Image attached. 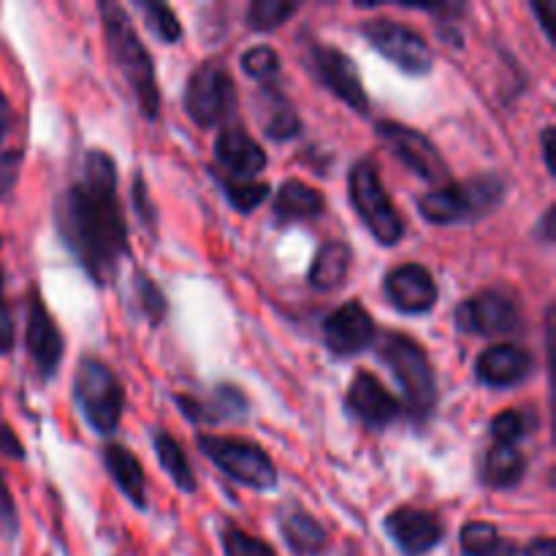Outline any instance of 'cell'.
<instances>
[{"label": "cell", "instance_id": "1", "mask_svg": "<svg viewBox=\"0 0 556 556\" xmlns=\"http://www.w3.org/2000/svg\"><path fill=\"white\" fill-rule=\"evenodd\" d=\"M54 228L92 282L109 286L117 277L130 244L117 195V166L109 152H85L79 177L54 199Z\"/></svg>", "mask_w": 556, "mask_h": 556}, {"label": "cell", "instance_id": "2", "mask_svg": "<svg viewBox=\"0 0 556 556\" xmlns=\"http://www.w3.org/2000/svg\"><path fill=\"white\" fill-rule=\"evenodd\" d=\"M98 11H101L103 36H106L114 65H117L119 74L125 76L128 87L134 90L139 112L144 114V117L155 119L157 109H161V92H157V76L152 54L147 52V47L141 43L139 33H136L134 22L125 14L123 5L112 3V0H103V3H98Z\"/></svg>", "mask_w": 556, "mask_h": 556}, {"label": "cell", "instance_id": "3", "mask_svg": "<svg viewBox=\"0 0 556 556\" xmlns=\"http://www.w3.org/2000/svg\"><path fill=\"white\" fill-rule=\"evenodd\" d=\"M375 342H378V358L400 383L407 418L416 427H424L432 418L434 405H438V380H434L429 356L416 340L400 334V331H386Z\"/></svg>", "mask_w": 556, "mask_h": 556}, {"label": "cell", "instance_id": "4", "mask_svg": "<svg viewBox=\"0 0 556 556\" xmlns=\"http://www.w3.org/2000/svg\"><path fill=\"white\" fill-rule=\"evenodd\" d=\"M505 190H508V185L497 174H478L467 182H451L424 193L418 199V212L432 226L481 220L503 204Z\"/></svg>", "mask_w": 556, "mask_h": 556}, {"label": "cell", "instance_id": "5", "mask_svg": "<svg viewBox=\"0 0 556 556\" xmlns=\"http://www.w3.org/2000/svg\"><path fill=\"white\" fill-rule=\"evenodd\" d=\"M74 396L92 432L101 434V438L117 432L125 407V391L117 375L101 358H81L74 378Z\"/></svg>", "mask_w": 556, "mask_h": 556}, {"label": "cell", "instance_id": "6", "mask_svg": "<svg viewBox=\"0 0 556 556\" xmlns=\"http://www.w3.org/2000/svg\"><path fill=\"white\" fill-rule=\"evenodd\" d=\"M348 193H351V204L356 210L358 220L367 226L375 242L394 248L402 239V233H405V223H402L400 212L391 204L389 193H386L383 182H380L375 161L362 157V161L353 163L351 174H348Z\"/></svg>", "mask_w": 556, "mask_h": 556}, {"label": "cell", "instance_id": "7", "mask_svg": "<svg viewBox=\"0 0 556 556\" xmlns=\"http://www.w3.org/2000/svg\"><path fill=\"white\" fill-rule=\"evenodd\" d=\"M199 451L231 481L255 492H271L277 486V467L261 445L250 440L199 434Z\"/></svg>", "mask_w": 556, "mask_h": 556}, {"label": "cell", "instance_id": "8", "mask_svg": "<svg viewBox=\"0 0 556 556\" xmlns=\"http://www.w3.org/2000/svg\"><path fill=\"white\" fill-rule=\"evenodd\" d=\"M237 109V87L220 63H201L185 85V112L199 128L226 123Z\"/></svg>", "mask_w": 556, "mask_h": 556}, {"label": "cell", "instance_id": "9", "mask_svg": "<svg viewBox=\"0 0 556 556\" xmlns=\"http://www.w3.org/2000/svg\"><path fill=\"white\" fill-rule=\"evenodd\" d=\"M362 36L367 38L369 47L378 54H383L389 63L405 71L410 76H427L434 65V52L421 33L413 27L402 25L396 20L375 16L362 25Z\"/></svg>", "mask_w": 556, "mask_h": 556}, {"label": "cell", "instance_id": "10", "mask_svg": "<svg viewBox=\"0 0 556 556\" xmlns=\"http://www.w3.org/2000/svg\"><path fill=\"white\" fill-rule=\"evenodd\" d=\"M378 139L383 141L386 150L396 157L400 163H405V168H410L416 177L427 179L429 185H451V168L443 161L438 147L427 139L424 134H418L416 128L402 123H378Z\"/></svg>", "mask_w": 556, "mask_h": 556}, {"label": "cell", "instance_id": "11", "mask_svg": "<svg viewBox=\"0 0 556 556\" xmlns=\"http://www.w3.org/2000/svg\"><path fill=\"white\" fill-rule=\"evenodd\" d=\"M456 329L462 334L500 337L514 334L521 326L519 304L503 291H481L476 296L465 299L454 313Z\"/></svg>", "mask_w": 556, "mask_h": 556}, {"label": "cell", "instance_id": "12", "mask_svg": "<svg viewBox=\"0 0 556 556\" xmlns=\"http://www.w3.org/2000/svg\"><path fill=\"white\" fill-rule=\"evenodd\" d=\"M307 68L315 76V81L326 87L334 98L348 103L356 112H367L369 98L364 92L362 76H358L356 63L345 52L324 43H313L307 54Z\"/></svg>", "mask_w": 556, "mask_h": 556}, {"label": "cell", "instance_id": "13", "mask_svg": "<svg viewBox=\"0 0 556 556\" xmlns=\"http://www.w3.org/2000/svg\"><path fill=\"white\" fill-rule=\"evenodd\" d=\"M386 535L394 541L402 556H427L443 543L445 527L432 510L424 508H396L383 519Z\"/></svg>", "mask_w": 556, "mask_h": 556}, {"label": "cell", "instance_id": "14", "mask_svg": "<svg viewBox=\"0 0 556 556\" xmlns=\"http://www.w3.org/2000/svg\"><path fill=\"white\" fill-rule=\"evenodd\" d=\"M25 345L30 353L33 364H36L38 378L47 383L54 378V372L60 369L65 356V342L60 334L58 324L49 315V309L43 307L41 296L30 293V302H27V329H25Z\"/></svg>", "mask_w": 556, "mask_h": 556}, {"label": "cell", "instance_id": "15", "mask_svg": "<svg viewBox=\"0 0 556 556\" xmlns=\"http://www.w3.org/2000/svg\"><path fill=\"white\" fill-rule=\"evenodd\" d=\"M378 340L372 315L362 302H345L324 320V345L331 356H356Z\"/></svg>", "mask_w": 556, "mask_h": 556}, {"label": "cell", "instance_id": "16", "mask_svg": "<svg viewBox=\"0 0 556 556\" xmlns=\"http://www.w3.org/2000/svg\"><path fill=\"white\" fill-rule=\"evenodd\" d=\"M345 407L362 427L386 429L402 416V405L372 372H358L348 386Z\"/></svg>", "mask_w": 556, "mask_h": 556}, {"label": "cell", "instance_id": "17", "mask_svg": "<svg viewBox=\"0 0 556 556\" xmlns=\"http://www.w3.org/2000/svg\"><path fill=\"white\" fill-rule=\"evenodd\" d=\"M383 293L394 309L405 315L432 313L438 304V282L421 264L396 266L386 275Z\"/></svg>", "mask_w": 556, "mask_h": 556}, {"label": "cell", "instance_id": "18", "mask_svg": "<svg viewBox=\"0 0 556 556\" xmlns=\"http://www.w3.org/2000/svg\"><path fill=\"white\" fill-rule=\"evenodd\" d=\"M535 358L519 345H492L478 356L476 378L489 389H514L532 375Z\"/></svg>", "mask_w": 556, "mask_h": 556}, {"label": "cell", "instance_id": "19", "mask_svg": "<svg viewBox=\"0 0 556 556\" xmlns=\"http://www.w3.org/2000/svg\"><path fill=\"white\" fill-rule=\"evenodd\" d=\"M215 161L223 168V177L253 179L266 168V152L242 128H226L215 139Z\"/></svg>", "mask_w": 556, "mask_h": 556}, {"label": "cell", "instance_id": "20", "mask_svg": "<svg viewBox=\"0 0 556 556\" xmlns=\"http://www.w3.org/2000/svg\"><path fill=\"white\" fill-rule=\"evenodd\" d=\"M277 527H280L282 541L296 556H318L329 546V535L320 527V521L296 503L282 505L280 514H277Z\"/></svg>", "mask_w": 556, "mask_h": 556}, {"label": "cell", "instance_id": "21", "mask_svg": "<svg viewBox=\"0 0 556 556\" xmlns=\"http://www.w3.org/2000/svg\"><path fill=\"white\" fill-rule=\"evenodd\" d=\"M22 157H25V134L20 130L9 98L0 92V195L14 190Z\"/></svg>", "mask_w": 556, "mask_h": 556}, {"label": "cell", "instance_id": "22", "mask_svg": "<svg viewBox=\"0 0 556 556\" xmlns=\"http://www.w3.org/2000/svg\"><path fill=\"white\" fill-rule=\"evenodd\" d=\"M177 405L182 407L185 418L190 421H228L248 413V396L233 386H217L210 400H193V396H177Z\"/></svg>", "mask_w": 556, "mask_h": 556}, {"label": "cell", "instance_id": "23", "mask_svg": "<svg viewBox=\"0 0 556 556\" xmlns=\"http://www.w3.org/2000/svg\"><path fill=\"white\" fill-rule=\"evenodd\" d=\"M326 210V199L320 190L309 188L302 179H288L275 190V220L280 226L296 220H309Z\"/></svg>", "mask_w": 556, "mask_h": 556}, {"label": "cell", "instance_id": "24", "mask_svg": "<svg viewBox=\"0 0 556 556\" xmlns=\"http://www.w3.org/2000/svg\"><path fill=\"white\" fill-rule=\"evenodd\" d=\"M103 465H106V472L112 476L114 486L125 494V500H128L134 508L144 510L147 483L139 459H136L128 448H123V445H109V448L103 451Z\"/></svg>", "mask_w": 556, "mask_h": 556}, {"label": "cell", "instance_id": "25", "mask_svg": "<svg viewBox=\"0 0 556 556\" xmlns=\"http://www.w3.org/2000/svg\"><path fill=\"white\" fill-rule=\"evenodd\" d=\"M527 472V459L519 445L494 443L483 454L481 462V481L489 489H514L519 486Z\"/></svg>", "mask_w": 556, "mask_h": 556}, {"label": "cell", "instance_id": "26", "mask_svg": "<svg viewBox=\"0 0 556 556\" xmlns=\"http://www.w3.org/2000/svg\"><path fill=\"white\" fill-rule=\"evenodd\" d=\"M353 250L345 242H326L309 266V286L318 291H334L351 275Z\"/></svg>", "mask_w": 556, "mask_h": 556}, {"label": "cell", "instance_id": "27", "mask_svg": "<svg viewBox=\"0 0 556 556\" xmlns=\"http://www.w3.org/2000/svg\"><path fill=\"white\" fill-rule=\"evenodd\" d=\"M261 90H264V134L275 141L293 139L302 128L296 109L277 90V85H264Z\"/></svg>", "mask_w": 556, "mask_h": 556}, {"label": "cell", "instance_id": "28", "mask_svg": "<svg viewBox=\"0 0 556 556\" xmlns=\"http://www.w3.org/2000/svg\"><path fill=\"white\" fill-rule=\"evenodd\" d=\"M155 454H157V462H161V467L166 470V476L174 481V486H177L182 494H193L195 492L193 467H190L182 445H179L172 434L157 432L155 434Z\"/></svg>", "mask_w": 556, "mask_h": 556}, {"label": "cell", "instance_id": "29", "mask_svg": "<svg viewBox=\"0 0 556 556\" xmlns=\"http://www.w3.org/2000/svg\"><path fill=\"white\" fill-rule=\"evenodd\" d=\"M217 179H220L223 190H226L228 204H231L237 212H242V215H250L253 210H258L271 193L269 185L255 182V179H231V177H223V174H217Z\"/></svg>", "mask_w": 556, "mask_h": 556}, {"label": "cell", "instance_id": "30", "mask_svg": "<svg viewBox=\"0 0 556 556\" xmlns=\"http://www.w3.org/2000/svg\"><path fill=\"white\" fill-rule=\"evenodd\" d=\"M296 9L299 3L293 0H253L248 5V25L258 33H271L286 25Z\"/></svg>", "mask_w": 556, "mask_h": 556}, {"label": "cell", "instance_id": "31", "mask_svg": "<svg viewBox=\"0 0 556 556\" xmlns=\"http://www.w3.org/2000/svg\"><path fill=\"white\" fill-rule=\"evenodd\" d=\"M136 5H139L141 14H144L147 27H150V30L155 33L161 41L174 43L182 38V25H179V20H177V14H174L172 5L157 3V0H139Z\"/></svg>", "mask_w": 556, "mask_h": 556}, {"label": "cell", "instance_id": "32", "mask_svg": "<svg viewBox=\"0 0 556 556\" xmlns=\"http://www.w3.org/2000/svg\"><path fill=\"white\" fill-rule=\"evenodd\" d=\"M503 543L500 530L489 521H470L462 527L459 532V546L465 556H492Z\"/></svg>", "mask_w": 556, "mask_h": 556}, {"label": "cell", "instance_id": "33", "mask_svg": "<svg viewBox=\"0 0 556 556\" xmlns=\"http://www.w3.org/2000/svg\"><path fill=\"white\" fill-rule=\"evenodd\" d=\"M532 429H538V416L525 410H505L492 421V438L505 445H519Z\"/></svg>", "mask_w": 556, "mask_h": 556}, {"label": "cell", "instance_id": "34", "mask_svg": "<svg viewBox=\"0 0 556 556\" xmlns=\"http://www.w3.org/2000/svg\"><path fill=\"white\" fill-rule=\"evenodd\" d=\"M242 71L261 85H271V79L280 74V58L271 47H253L242 54Z\"/></svg>", "mask_w": 556, "mask_h": 556}, {"label": "cell", "instance_id": "35", "mask_svg": "<svg viewBox=\"0 0 556 556\" xmlns=\"http://www.w3.org/2000/svg\"><path fill=\"white\" fill-rule=\"evenodd\" d=\"M220 541H223V552H226V556H277L269 543H264L261 538L248 535V532L239 530V527L233 525L223 527Z\"/></svg>", "mask_w": 556, "mask_h": 556}, {"label": "cell", "instance_id": "36", "mask_svg": "<svg viewBox=\"0 0 556 556\" xmlns=\"http://www.w3.org/2000/svg\"><path fill=\"white\" fill-rule=\"evenodd\" d=\"M136 293H139V304L141 309H144L147 318H150V324H161L163 315H166L168 309L166 296L161 293V288H157L150 277L136 275Z\"/></svg>", "mask_w": 556, "mask_h": 556}, {"label": "cell", "instance_id": "37", "mask_svg": "<svg viewBox=\"0 0 556 556\" xmlns=\"http://www.w3.org/2000/svg\"><path fill=\"white\" fill-rule=\"evenodd\" d=\"M0 527H3V532L9 538H14L16 530H20V521H16L14 497H11V492H9V486H5L3 476H0Z\"/></svg>", "mask_w": 556, "mask_h": 556}, {"label": "cell", "instance_id": "38", "mask_svg": "<svg viewBox=\"0 0 556 556\" xmlns=\"http://www.w3.org/2000/svg\"><path fill=\"white\" fill-rule=\"evenodd\" d=\"M14 318L3 296V275H0V353H9L14 348Z\"/></svg>", "mask_w": 556, "mask_h": 556}, {"label": "cell", "instance_id": "39", "mask_svg": "<svg viewBox=\"0 0 556 556\" xmlns=\"http://www.w3.org/2000/svg\"><path fill=\"white\" fill-rule=\"evenodd\" d=\"M134 204H136V210H139L141 223H147V226H155V210H152L150 193H147V182L141 179V174H136V179H134Z\"/></svg>", "mask_w": 556, "mask_h": 556}, {"label": "cell", "instance_id": "40", "mask_svg": "<svg viewBox=\"0 0 556 556\" xmlns=\"http://www.w3.org/2000/svg\"><path fill=\"white\" fill-rule=\"evenodd\" d=\"M0 454L9 456V459L22 462L25 459V445L20 443V438L14 434V429L5 421H0Z\"/></svg>", "mask_w": 556, "mask_h": 556}, {"label": "cell", "instance_id": "41", "mask_svg": "<svg viewBox=\"0 0 556 556\" xmlns=\"http://www.w3.org/2000/svg\"><path fill=\"white\" fill-rule=\"evenodd\" d=\"M554 125H546L541 134V150H543V161H546V168L552 174H556V163H554Z\"/></svg>", "mask_w": 556, "mask_h": 556}, {"label": "cell", "instance_id": "42", "mask_svg": "<svg viewBox=\"0 0 556 556\" xmlns=\"http://www.w3.org/2000/svg\"><path fill=\"white\" fill-rule=\"evenodd\" d=\"M532 11H535V16H538V20H541V27H543V33H546L548 41H554V30H552V22H554L552 11H554V5L532 3Z\"/></svg>", "mask_w": 556, "mask_h": 556}, {"label": "cell", "instance_id": "43", "mask_svg": "<svg viewBox=\"0 0 556 556\" xmlns=\"http://www.w3.org/2000/svg\"><path fill=\"white\" fill-rule=\"evenodd\" d=\"M525 556H556V543L552 538H538V541H532L527 546Z\"/></svg>", "mask_w": 556, "mask_h": 556}, {"label": "cell", "instance_id": "44", "mask_svg": "<svg viewBox=\"0 0 556 556\" xmlns=\"http://www.w3.org/2000/svg\"><path fill=\"white\" fill-rule=\"evenodd\" d=\"M535 237L541 239V242H554V206H548L546 215L541 217V226H538Z\"/></svg>", "mask_w": 556, "mask_h": 556}, {"label": "cell", "instance_id": "45", "mask_svg": "<svg viewBox=\"0 0 556 556\" xmlns=\"http://www.w3.org/2000/svg\"><path fill=\"white\" fill-rule=\"evenodd\" d=\"M492 556H519V552H516V546H514V543L503 541V543H500V548H497V552H494Z\"/></svg>", "mask_w": 556, "mask_h": 556}]
</instances>
